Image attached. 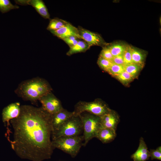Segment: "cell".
Listing matches in <instances>:
<instances>
[{"mask_svg": "<svg viewBox=\"0 0 161 161\" xmlns=\"http://www.w3.org/2000/svg\"><path fill=\"white\" fill-rule=\"evenodd\" d=\"M52 115V132L56 130L69 118L75 115L74 112H69L64 108L59 112Z\"/></svg>", "mask_w": 161, "mask_h": 161, "instance_id": "obj_13", "label": "cell"}, {"mask_svg": "<svg viewBox=\"0 0 161 161\" xmlns=\"http://www.w3.org/2000/svg\"><path fill=\"white\" fill-rule=\"evenodd\" d=\"M18 4L32 6L36 11L43 18L50 19V15L44 1L41 0H20L15 1Z\"/></svg>", "mask_w": 161, "mask_h": 161, "instance_id": "obj_10", "label": "cell"}, {"mask_svg": "<svg viewBox=\"0 0 161 161\" xmlns=\"http://www.w3.org/2000/svg\"><path fill=\"white\" fill-rule=\"evenodd\" d=\"M108 45L103 47L100 56L111 61L114 57L111 52Z\"/></svg>", "mask_w": 161, "mask_h": 161, "instance_id": "obj_26", "label": "cell"}, {"mask_svg": "<svg viewBox=\"0 0 161 161\" xmlns=\"http://www.w3.org/2000/svg\"><path fill=\"white\" fill-rule=\"evenodd\" d=\"M131 52L132 63L143 65L146 57L145 52L131 46Z\"/></svg>", "mask_w": 161, "mask_h": 161, "instance_id": "obj_16", "label": "cell"}, {"mask_svg": "<svg viewBox=\"0 0 161 161\" xmlns=\"http://www.w3.org/2000/svg\"><path fill=\"white\" fill-rule=\"evenodd\" d=\"M123 57L125 65L129 64L132 63L131 52V46L127 45L124 53Z\"/></svg>", "mask_w": 161, "mask_h": 161, "instance_id": "obj_25", "label": "cell"}, {"mask_svg": "<svg viewBox=\"0 0 161 161\" xmlns=\"http://www.w3.org/2000/svg\"><path fill=\"white\" fill-rule=\"evenodd\" d=\"M100 117L103 127L116 130L120 119L118 115L114 111L110 110Z\"/></svg>", "mask_w": 161, "mask_h": 161, "instance_id": "obj_12", "label": "cell"}, {"mask_svg": "<svg viewBox=\"0 0 161 161\" xmlns=\"http://www.w3.org/2000/svg\"><path fill=\"white\" fill-rule=\"evenodd\" d=\"M68 22L57 18H54L50 20L47 29L50 31L55 30L64 27Z\"/></svg>", "mask_w": 161, "mask_h": 161, "instance_id": "obj_19", "label": "cell"}, {"mask_svg": "<svg viewBox=\"0 0 161 161\" xmlns=\"http://www.w3.org/2000/svg\"><path fill=\"white\" fill-rule=\"evenodd\" d=\"M84 137L83 135L62 136L52 140L54 149H59L75 158L83 145Z\"/></svg>", "mask_w": 161, "mask_h": 161, "instance_id": "obj_3", "label": "cell"}, {"mask_svg": "<svg viewBox=\"0 0 161 161\" xmlns=\"http://www.w3.org/2000/svg\"><path fill=\"white\" fill-rule=\"evenodd\" d=\"M78 116L82 124L84 137L83 145L85 146L89 140L96 137L98 131L102 126L100 117L88 112L81 113Z\"/></svg>", "mask_w": 161, "mask_h": 161, "instance_id": "obj_4", "label": "cell"}, {"mask_svg": "<svg viewBox=\"0 0 161 161\" xmlns=\"http://www.w3.org/2000/svg\"><path fill=\"white\" fill-rule=\"evenodd\" d=\"M41 107L49 114L53 115L63 109L60 100L49 92L41 97L39 100Z\"/></svg>", "mask_w": 161, "mask_h": 161, "instance_id": "obj_7", "label": "cell"}, {"mask_svg": "<svg viewBox=\"0 0 161 161\" xmlns=\"http://www.w3.org/2000/svg\"><path fill=\"white\" fill-rule=\"evenodd\" d=\"M21 105L20 103L16 102L12 103L5 107L2 112V119L3 122L7 123V133L10 135L11 132L9 128L10 125V120L17 117L19 114L21 110Z\"/></svg>", "mask_w": 161, "mask_h": 161, "instance_id": "obj_9", "label": "cell"}, {"mask_svg": "<svg viewBox=\"0 0 161 161\" xmlns=\"http://www.w3.org/2000/svg\"><path fill=\"white\" fill-rule=\"evenodd\" d=\"M143 65L134 63L124 66V70L129 73L133 78H136Z\"/></svg>", "mask_w": 161, "mask_h": 161, "instance_id": "obj_20", "label": "cell"}, {"mask_svg": "<svg viewBox=\"0 0 161 161\" xmlns=\"http://www.w3.org/2000/svg\"><path fill=\"white\" fill-rule=\"evenodd\" d=\"M128 45L120 42L108 44V47L113 57L123 55L126 50Z\"/></svg>", "mask_w": 161, "mask_h": 161, "instance_id": "obj_18", "label": "cell"}, {"mask_svg": "<svg viewBox=\"0 0 161 161\" xmlns=\"http://www.w3.org/2000/svg\"><path fill=\"white\" fill-rule=\"evenodd\" d=\"M97 63L99 67L104 70L107 72L113 63L109 60L100 56L98 58Z\"/></svg>", "mask_w": 161, "mask_h": 161, "instance_id": "obj_23", "label": "cell"}, {"mask_svg": "<svg viewBox=\"0 0 161 161\" xmlns=\"http://www.w3.org/2000/svg\"><path fill=\"white\" fill-rule=\"evenodd\" d=\"M91 47L85 41H79L75 45L70 47L66 55L70 56L73 54L86 52L90 49Z\"/></svg>", "mask_w": 161, "mask_h": 161, "instance_id": "obj_17", "label": "cell"}, {"mask_svg": "<svg viewBox=\"0 0 161 161\" xmlns=\"http://www.w3.org/2000/svg\"><path fill=\"white\" fill-rule=\"evenodd\" d=\"M149 151L150 157L151 160L157 159L161 160V147H158L156 149H151Z\"/></svg>", "mask_w": 161, "mask_h": 161, "instance_id": "obj_27", "label": "cell"}, {"mask_svg": "<svg viewBox=\"0 0 161 161\" xmlns=\"http://www.w3.org/2000/svg\"><path fill=\"white\" fill-rule=\"evenodd\" d=\"M110 110L105 103L97 100L91 102H79L75 105L73 112L76 116L87 112L100 117Z\"/></svg>", "mask_w": 161, "mask_h": 161, "instance_id": "obj_6", "label": "cell"}, {"mask_svg": "<svg viewBox=\"0 0 161 161\" xmlns=\"http://www.w3.org/2000/svg\"><path fill=\"white\" fill-rule=\"evenodd\" d=\"M52 90V88L47 81L37 77L21 82L15 90V92L24 100L35 104Z\"/></svg>", "mask_w": 161, "mask_h": 161, "instance_id": "obj_2", "label": "cell"}, {"mask_svg": "<svg viewBox=\"0 0 161 161\" xmlns=\"http://www.w3.org/2000/svg\"><path fill=\"white\" fill-rule=\"evenodd\" d=\"M50 32L54 35L62 40L66 38L72 36L80 39L78 28L68 22L64 26L59 29Z\"/></svg>", "mask_w": 161, "mask_h": 161, "instance_id": "obj_11", "label": "cell"}, {"mask_svg": "<svg viewBox=\"0 0 161 161\" xmlns=\"http://www.w3.org/2000/svg\"><path fill=\"white\" fill-rule=\"evenodd\" d=\"M124 71V66L113 64L107 72L111 75L116 77Z\"/></svg>", "mask_w": 161, "mask_h": 161, "instance_id": "obj_22", "label": "cell"}, {"mask_svg": "<svg viewBox=\"0 0 161 161\" xmlns=\"http://www.w3.org/2000/svg\"><path fill=\"white\" fill-rule=\"evenodd\" d=\"M149 151L143 138L141 137L140 140L139 145L136 151L131 156L133 161H146L149 160Z\"/></svg>", "mask_w": 161, "mask_h": 161, "instance_id": "obj_14", "label": "cell"}, {"mask_svg": "<svg viewBox=\"0 0 161 161\" xmlns=\"http://www.w3.org/2000/svg\"><path fill=\"white\" fill-rule=\"evenodd\" d=\"M78 39L76 37L72 36L64 38L62 40L70 47L76 45L79 41Z\"/></svg>", "mask_w": 161, "mask_h": 161, "instance_id": "obj_28", "label": "cell"}, {"mask_svg": "<svg viewBox=\"0 0 161 161\" xmlns=\"http://www.w3.org/2000/svg\"><path fill=\"white\" fill-rule=\"evenodd\" d=\"M83 131L81 120L79 116L74 115L69 118L52 134V140L62 136L80 135Z\"/></svg>", "mask_w": 161, "mask_h": 161, "instance_id": "obj_5", "label": "cell"}, {"mask_svg": "<svg viewBox=\"0 0 161 161\" xmlns=\"http://www.w3.org/2000/svg\"><path fill=\"white\" fill-rule=\"evenodd\" d=\"M52 115L41 107L21 106L18 116L10 120L13 129L12 149L20 158L32 161L49 159L52 145Z\"/></svg>", "mask_w": 161, "mask_h": 161, "instance_id": "obj_1", "label": "cell"}, {"mask_svg": "<svg viewBox=\"0 0 161 161\" xmlns=\"http://www.w3.org/2000/svg\"><path fill=\"white\" fill-rule=\"evenodd\" d=\"M19 8L18 6L13 4L9 0H0V11L2 13Z\"/></svg>", "mask_w": 161, "mask_h": 161, "instance_id": "obj_21", "label": "cell"}, {"mask_svg": "<svg viewBox=\"0 0 161 161\" xmlns=\"http://www.w3.org/2000/svg\"><path fill=\"white\" fill-rule=\"evenodd\" d=\"M111 62L114 64L123 66L125 65L123 55L114 57Z\"/></svg>", "mask_w": 161, "mask_h": 161, "instance_id": "obj_29", "label": "cell"}, {"mask_svg": "<svg viewBox=\"0 0 161 161\" xmlns=\"http://www.w3.org/2000/svg\"><path fill=\"white\" fill-rule=\"evenodd\" d=\"M81 39H83L91 47L98 46L103 47L108 45L99 34L80 27L78 28Z\"/></svg>", "mask_w": 161, "mask_h": 161, "instance_id": "obj_8", "label": "cell"}, {"mask_svg": "<svg viewBox=\"0 0 161 161\" xmlns=\"http://www.w3.org/2000/svg\"><path fill=\"white\" fill-rule=\"evenodd\" d=\"M116 77L123 83H129L134 79L129 73L125 70Z\"/></svg>", "mask_w": 161, "mask_h": 161, "instance_id": "obj_24", "label": "cell"}, {"mask_svg": "<svg viewBox=\"0 0 161 161\" xmlns=\"http://www.w3.org/2000/svg\"><path fill=\"white\" fill-rule=\"evenodd\" d=\"M116 136V130L102 127L98 131L96 137L104 143L112 141Z\"/></svg>", "mask_w": 161, "mask_h": 161, "instance_id": "obj_15", "label": "cell"}]
</instances>
